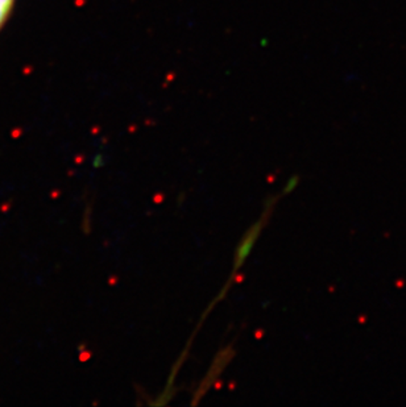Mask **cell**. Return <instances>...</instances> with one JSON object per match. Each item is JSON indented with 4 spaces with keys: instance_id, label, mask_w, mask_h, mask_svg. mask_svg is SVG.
I'll return each instance as SVG.
<instances>
[{
    "instance_id": "obj_1",
    "label": "cell",
    "mask_w": 406,
    "mask_h": 407,
    "mask_svg": "<svg viewBox=\"0 0 406 407\" xmlns=\"http://www.w3.org/2000/svg\"><path fill=\"white\" fill-rule=\"evenodd\" d=\"M279 201V197H270L267 201H265V207H264V211L261 214V217H258V220L247 230V232L244 233L242 240L239 242V244L236 246V252H235V258H233V269H232V274H231L230 280L227 281V284L224 285V287L222 289V291L219 293L217 298L213 300V303L210 305V307L206 310V312L203 314L202 319H204L209 312L211 311V309L217 305L218 302H220L222 299L226 297V294L229 293L231 285L235 282V278H236V274L239 273V271L242 269L247 258L249 257L252 249L255 244L258 243V237L261 235L263 230L265 228L267 223L270 221V217H271L272 212H273V208L276 206V202Z\"/></svg>"
},
{
    "instance_id": "obj_3",
    "label": "cell",
    "mask_w": 406,
    "mask_h": 407,
    "mask_svg": "<svg viewBox=\"0 0 406 407\" xmlns=\"http://www.w3.org/2000/svg\"><path fill=\"white\" fill-rule=\"evenodd\" d=\"M14 0H0V28L3 26V23L6 21L7 16L10 14L11 8H12Z\"/></svg>"
},
{
    "instance_id": "obj_2",
    "label": "cell",
    "mask_w": 406,
    "mask_h": 407,
    "mask_svg": "<svg viewBox=\"0 0 406 407\" xmlns=\"http://www.w3.org/2000/svg\"><path fill=\"white\" fill-rule=\"evenodd\" d=\"M235 357V351H233V347L232 345H227L226 348H223L222 351H219L214 359V363L211 368L209 369L206 377L203 379L200 388L197 389V392L194 394V398H193V405H197L201 398H202L204 394L207 393L210 390V388L214 385V382L219 379V376L222 374V372L226 369L227 364L230 363L231 360Z\"/></svg>"
},
{
    "instance_id": "obj_4",
    "label": "cell",
    "mask_w": 406,
    "mask_h": 407,
    "mask_svg": "<svg viewBox=\"0 0 406 407\" xmlns=\"http://www.w3.org/2000/svg\"><path fill=\"white\" fill-rule=\"evenodd\" d=\"M298 183H299V177L293 176L289 178V181L285 185L284 190H283V195L290 194L297 189Z\"/></svg>"
}]
</instances>
